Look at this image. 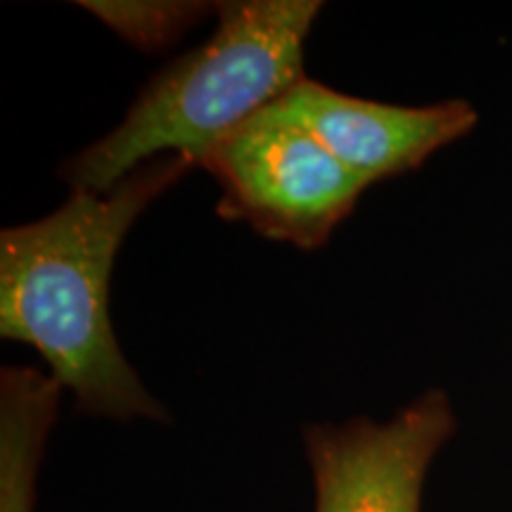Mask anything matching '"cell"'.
Segmentation results:
<instances>
[{
	"label": "cell",
	"instance_id": "1",
	"mask_svg": "<svg viewBox=\"0 0 512 512\" xmlns=\"http://www.w3.org/2000/svg\"><path fill=\"white\" fill-rule=\"evenodd\" d=\"M192 169L181 155L150 159L112 190H72L53 214L0 233V337L34 347L76 413L169 422L114 335L110 280L138 216Z\"/></svg>",
	"mask_w": 512,
	"mask_h": 512
},
{
	"label": "cell",
	"instance_id": "2",
	"mask_svg": "<svg viewBox=\"0 0 512 512\" xmlns=\"http://www.w3.org/2000/svg\"><path fill=\"white\" fill-rule=\"evenodd\" d=\"M320 8L318 0L221 3L214 34L152 76L119 126L62 164V181L107 192L166 155L204 169L223 138L306 79L304 46Z\"/></svg>",
	"mask_w": 512,
	"mask_h": 512
},
{
	"label": "cell",
	"instance_id": "3",
	"mask_svg": "<svg viewBox=\"0 0 512 512\" xmlns=\"http://www.w3.org/2000/svg\"><path fill=\"white\" fill-rule=\"evenodd\" d=\"M204 169L221 188L216 211L223 219L299 249L323 247L370 188L271 105L223 138Z\"/></svg>",
	"mask_w": 512,
	"mask_h": 512
},
{
	"label": "cell",
	"instance_id": "4",
	"mask_svg": "<svg viewBox=\"0 0 512 512\" xmlns=\"http://www.w3.org/2000/svg\"><path fill=\"white\" fill-rule=\"evenodd\" d=\"M451 399L427 389L387 422L306 425L313 512H422L432 460L456 434Z\"/></svg>",
	"mask_w": 512,
	"mask_h": 512
},
{
	"label": "cell",
	"instance_id": "5",
	"mask_svg": "<svg viewBox=\"0 0 512 512\" xmlns=\"http://www.w3.org/2000/svg\"><path fill=\"white\" fill-rule=\"evenodd\" d=\"M273 110L304 126L339 162L370 185L418 169L441 147L475 131L479 114L467 100L387 105L302 79Z\"/></svg>",
	"mask_w": 512,
	"mask_h": 512
},
{
	"label": "cell",
	"instance_id": "6",
	"mask_svg": "<svg viewBox=\"0 0 512 512\" xmlns=\"http://www.w3.org/2000/svg\"><path fill=\"white\" fill-rule=\"evenodd\" d=\"M83 10L107 24L124 41L145 53L169 48L185 31L195 27L202 17H207L216 5L207 3H178V0H143V3H114V0H88L79 3Z\"/></svg>",
	"mask_w": 512,
	"mask_h": 512
}]
</instances>
